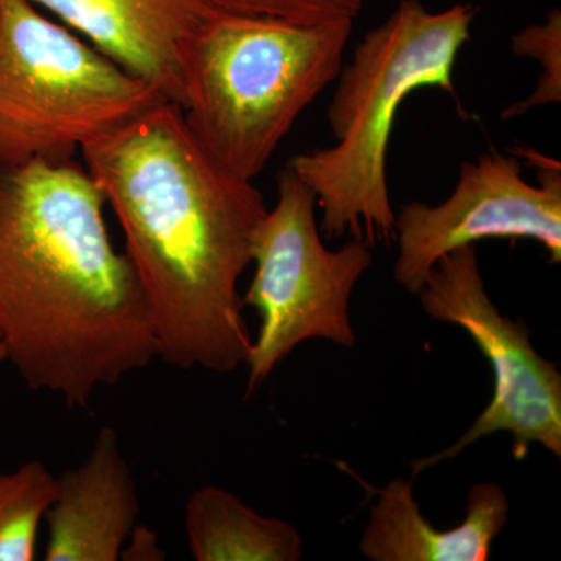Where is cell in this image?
<instances>
[{"instance_id":"cell-1","label":"cell","mask_w":561,"mask_h":561,"mask_svg":"<svg viewBox=\"0 0 561 561\" xmlns=\"http://www.w3.org/2000/svg\"><path fill=\"white\" fill-rule=\"evenodd\" d=\"M84 168L119 220L158 357L181 370L234 371L251 346L239 280L267 205L225 171L162 101L92 139Z\"/></svg>"},{"instance_id":"cell-2","label":"cell","mask_w":561,"mask_h":561,"mask_svg":"<svg viewBox=\"0 0 561 561\" xmlns=\"http://www.w3.org/2000/svg\"><path fill=\"white\" fill-rule=\"evenodd\" d=\"M84 165H0V335L32 390L88 408L158 357L149 305Z\"/></svg>"},{"instance_id":"cell-3","label":"cell","mask_w":561,"mask_h":561,"mask_svg":"<svg viewBox=\"0 0 561 561\" xmlns=\"http://www.w3.org/2000/svg\"><path fill=\"white\" fill-rule=\"evenodd\" d=\"M478 11L454 3L432 13L420 0H401L342 66L328 106L335 142L287 164L316 195L324 238L351 236L370 247L394 241L387 153L398 110L421 88L457 99L454 70Z\"/></svg>"},{"instance_id":"cell-4","label":"cell","mask_w":561,"mask_h":561,"mask_svg":"<svg viewBox=\"0 0 561 561\" xmlns=\"http://www.w3.org/2000/svg\"><path fill=\"white\" fill-rule=\"evenodd\" d=\"M353 24L214 11L181 62L180 108L206 153L236 179H256L302 111L337 79Z\"/></svg>"},{"instance_id":"cell-5","label":"cell","mask_w":561,"mask_h":561,"mask_svg":"<svg viewBox=\"0 0 561 561\" xmlns=\"http://www.w3.org/2000/svg\"><path fill=\"white\" fill-rule=\"evenodd\" d=\"M169 101L32 0H0V165L73 160L88 142Z\"/></svg>"},{"instance_id":"cell-6","label":"cell","mask_w":561,"mask_h":561,"mask_svg":"<svg viewBox=\"0 0 561 561\" xmlns=\"http://www.w3.org/2000/svg\"><path fill=\"white\" fill-rule=\"evenodd\" d=\"M317 198L289 165L278 175V198L254 236V276L242 297L261 319L251 342L247 397L267 381L300 343L323 339L356 345L350 319L354 287L371 267V247L351 239L339 250L324 247Z\"/></svg>"},{"instance_id":"cell-7","label":"cell","mask_w":561,"mask_h":561,"mask_svg":"<svg viewBox=\"0 0 561 561\" xmlns=\"http://www.w3.org/2000/svg\"><path fill=\"white\" fill-rule=\"evenodd\" d=\"M416 295L431 319L456 324L470 335L490 362L494 387L490 404L459 440L412 461V479L497 432L512 435L516 460L524 459L531 445L560 459L561 373L535 351L526 323L502 316L490 300L476 247L443 256Z\"/></svg>"},{"instance_id":"cell-8","label":"cell","mask_w":561,"mask_h":561,"mask_svg":"<svg viewBox=\"0 0 561 561\" xmlns=\"http://www.w3.org/2000/svg\"><path fill=\"white\" fill-rule=\"evenodd\" d=\"M516 153L537 168V186L524 180L516 154L493 150L461 164L453 194L440 205L400 206L393 276L405 290L419 294L443 256L485 239H529L545 247L551 264H560V162L534 150Z\"/></svg>"},{"instance_id":"cell-9","label":"cell","mask_w":561,"mask_h":561,"mask_svg":"<svg viewBox=\"0 0 561 561\" xmlns=\"http://www.w3.org/2000/svg\"><path fill=\"white\" fill-rule=\"evenodd\" d=\"M122 68L181 105V62L214 10L208 0H32Z\"/></svg>"},{"instance_id":"cell-10","label":"cell","mask_w":561,"mask_h":561,"mask_svg":"<svg viewBox=\"0 0 561 561\" xmlns=\"http://www.w3.org/2000/svg\"><path fill=\"white\" fill-rule=\"evenodd\" d=\"M135 476L113 427L99 431L90 456L57 478L46 518V561H117L138 519Z\"/></svg>"},{"instance_id":"cell-11","label":"cell","mask_w":561,"mask_h":561,"mask_svg":"<svg viewBox=\"0 0 561 561\" xmlns=\"http://www.w3.org/2000/svg\"><path fill=\"white\" fill-rule=\"evenodd\" d=\"M413 479L397 478L378 491L359 549L371 561H485L508 522L507 494L497 483H474L459 526L440 530L424 518Z\"/></svg>"},{"instance_id":"cell-12","label":"cell","mask_w":561,"mask_h":561,"mask_svg":"<svg viewBox=\"0 0 561 561\" xmlns=\"http://www.w3.org/2000/svg\"><path fill=\"white\" fill-rule=\"evenodd\" d=\"M184 530L197 561L302 559V538L290 523L262 516L216 485L194 491L184 511Z\"/></svg>"},{"instance_id":"cell-13","label":"cell","mask_w":561,"mask_h":561,"mask_svg":"<svg viewBox=\"0 0 561 561\" xmlns=\"http://www.w3.org/2000/svg\"><path fill=\"white\" fill-rule=\"evenodd\" d=\"M57 494V478L39 460L0 474V561H32L41 519Z\"/></svg>"},{"instance_id":"cell-14","label":"cell","mask_w":561,"mask_h":561,"mask_svg":"<svg viewBox=\"0 0 561 561\" xmlns=\"http://www.w3.org/2000/svg\"><path fill=\"white\" fill-rule=\"evenodd\" d=\"M516 57H529L540 62L541 73L529 98L512 103L502 119L522 117L538 106L561 102V13L553 9L542 24H531L512 38Z\"/></svg>"},{"instance_id":"cell-15","label":"cell","mask_w":561,"mask_h":561,"mask_svg":"<svg viewBox=\"0 0 561 561\" xmlns=\"http://www.w3.org/2000/svg\"><path fill=\"white\" fill-rule=\"evenodd\" d=\"M210 9L232 16L286 22L294 25H320L353 21L367 0H208Z\"/></svg>"},{"instance_id":"cell-16","label":"cell","mask_w":561,"mask_h":561,"mask_svg":"<svg viewBox=\"0 0 561 561\" xmlns=\"http://www.w3.org/2000/svg\"><path fill=\"white\" fill-rule=\"evenodd\" d=\"M128 548L122 549L121 559L124 560H142V561H158L164 560V552L161 551L158 545L157 535L147 529V527H136L131 530L128 537Z\"/></svg>"},{"instance_id":"cell-17","label":"cell","mask_w":561,"mask_h":561,"mask_svg":"<svg viewBox=\"0 0 561 561\" xmlns=\"http://www.w3.org/2000/svg\"><path fill=\"white\" fill-rule=\"evenodd\" d=\"M7 359V348L5 343H3L2 335H0V362Z\"/></svg>"}]
</instances>
